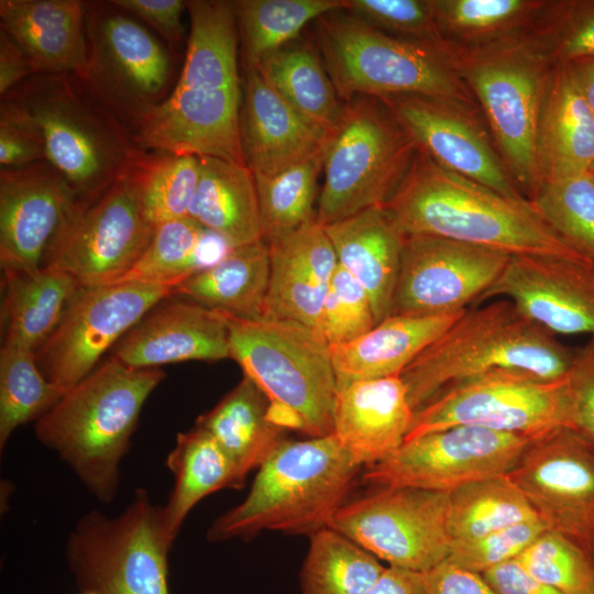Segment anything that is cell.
Segmentation results:
<instances>
[{
  "instance_id": "cell-59",
  "label": "cell",
  "mask_w": 594,
  "mask_h": 594,
  "mask_svg": "<svg viewBox=\"0 0 594 594\" xmlns=\"http://www.w3.org/2000/svg\"><path fill=\"white\" fill-rule=\"evenodd\" d=\"M574 69L582 92L594 114V58L570 63Z\"/></svg>"
},
{
  "instance_id": "cell-8",
  "label": "cell",
  "mask_w": 594,
  "mask_h": 594,
  "mask_svg": "<svg viewBox=\"0 0 594 594\" xmlns=\"http://www.w3.org/2000/svg\"><path fill=\"white\" fill-rule=\"evenodd\" d=\"M318 20L324 63L340 97L422 96L477 111L444 50L384 33L352 14Z\"/></svg>"
},
{
  "instance_id": "cell-54",
  "label": "cell",
  "mask_w": 594,
  "mask_h": 594,
  "mask_svg": "<svg viewBox=\"0 0 594 594\" xmlns=\"http://www.w3.org/2000/svg\"><path fill=\"white\" fill-rule=\"evenodd\" d=\"M123 12L132 13L155 29L167 42L177 44L183 40L182 15L187 1L182 0H113Z\"/></svg>"
},
{
  "instance_id": "cell-17",
  "label": "cell",
  "mask_w": 594,
  "mask_h": 594,
  "mask_svg": "<svg viewBox=\"0 0 594 594\" xmlns=\"http://www.w3.org/2000/svg\"><path fill=\"white\" fill-rule=\"evenodd\" d=\"M506 476L547 529L594 554V440L570 428L532 438Z\"/></svg>"
},
{
  "instance_id": "cell-41",
  "label": "cell",
  "mask_w": 594,
  "mask_h": 594,
  "mask_svg": "<svg viewBox=\"0 0 594 594\" xmlns=\"http://www.w3.org/2000/svg\"><path fill=\"white\" fill-rule=\"evenodd\" d=\"M536 519L534 508L506 474L469 483L449 494L452 543Z\"/></svg>"
},
{
  "instance_id": "cell-45",
  "label": "cell",
  "mask_w": 594,
  "mask_h": 594,
  "mask_svg": "<svg viewBox=\"0 0 594 594\" xmlns=\"http://www.w3.org/2000/svg\"><path fill=\"white\" fill-rule=\"evenodd\" d=\"M531 204L574 251L594 262V174L544 182Z\"/></svg>"
},
{
  "instance_id": "cell-31",
  "label": "cell",
  "mask_w": 594,
  "mask_h": 594,
  "mask_svg": "<svg viewBox=\"0 0 594 594\" xmlns=\"http://www.w3.org/2000/svg\"><path fill=\"white\" fill-rule=\"evenodd\" d=\"M198 157L200 175L188 217L231 249L262 240L253 173L243 164Z\"/></svg>"
},
{
  "instance_id": "cell-4",
  "label": "cell",
  "mask_w": 594,
  "mask_h": 594,
  "mask_svg": "<svg viewBox=\"0 0 594 594\" xmlns=\"http://www.w3.org/2000/svg\"><path fill=\"white\" fill-rule=\"evenodd\" d=\"M4 96L36 122L46 161L64 177L75 205L95 201L147 156L130 129L76 75H33Z\"/></svg>"
},
{
  "instance_id": "cell-15",
  "label": "cell",
  "mask_w": 594,
  "mask_h": 594,
  "mask_svg": "<svg viewBox=\"0 0 594 594\" xmlns=\"http://www.w3.org/2000/svg\"><path fill=\"white\" fill-rule=\"evenodd\" d=\"M535 436L455 426L405 440L391 455L365 468L375 487H414L450 494L469 483L505 475Z\"/></svg>"
},
{
  "instance_id": "cell-10",
  "label": "cell",
  "mask_w": 594,
  "mask_h": 594,
  "mask_svg": "<svg viewBox=\"0 0 594 594\" xmlns=\"http://www.w3.org/2000/svg\"><path fill=\"white\" fill-rule=\"evenodd\" d=\"M163 507L145 490L118 516L90 510L66 542V561L80 592L169 594L168 553Z\"/></svg>"
},
{
  "instance_id": "cell-58",
  "label": "cell",
  "mask_w": 594,
  "mask_h": 594,
  "mask_svg": "<svg viewBox=\"0 0 594 594\" xmlns=\"http://www.w3.org/2000/svg\"><path fill=\"white\" fill-rule=\"evenodd\" d=\"M366 594H426L425 573L389 565Z\"/></svg>"
},
{
  "instance_id": "cell-49",
  "label": "cell",
  "mask_w": 594,
  "mask_h": 594,
  "mask_svg": "<svg viewBox=\"0 0 594 594\" xmlns=\"http://www.w3.org/2000/svg\"><path fill=\"white\" fill-rule=\"evenodd\" d=\"M375 326L366 290L338 263L324 298L320 333L336 345L351 342Z\"/></svg>"
},
{
  "instance_id": "cell-38",
  "label": "cell",
  "mask_w": 594,
  "mask_h": 594,
  "mask_svg": "<svg viewBox=\"0 0 594 594\" xmlns=\"http://www.w3.org/2000/svg\"><path fill=\"white\" fill-rule=\"evenodd\" d=\"M266 81L305 120L330 135L340 125L345 103L308 44H287L256 66Z\"/></svg>"
},
{
  "instance_id": "cell-55",
  "label": "cell",
  "mask_w": 594,
  "mask_h": 594,
  "mask_svg": "<svg viewBox=\"0 0 594 594\" xmlns=\"http://www.w3.org/2000/svg\"><path fill=\"white\" fill-rule=\"evenodd\" d=\"M426 594H497L482 574L463 570L448 560L425 573Z\"/></svg>"
},
{
  "instance_id": "cell-24",
  "label": "cell",
  "mask_w": 594,
  "mask_h": 594,
  "mask_svg": "<svg viewBox=\"0 0 594 594\" xmlns=\"http://www.w3.org/2000/svg\"><path fill=\"white\" fill-rule=\"evenodd\" d=\"M240 135L246 167L266 176L323 152L330 138L297 113L256 67H245Z\"/></svg>"
},
{
  "instance_id": "cell-51",
  "label": "cell",
  "mask_w": 594,
  "mask_h": 594,
  "mask_svg": "<svg viewBox=\"0 0 594 594\" xmlns=\"http://www.w3.org/2000/svg\"><path fill=\"white\" fill-rule=\"evenodd\" d=\"M546 529L541 520L536 519L474 540L453 542L447 560L463 570L483 574L515 560Z\"/></svg>"
},
{
  "instance_id": "cell-44",
  "label": "cell",
  "mask_w": 594,
  "mask_h": 594,
  "mask_svg": "<svg viewBox=\"0 0 594 594\" xmlns=\"http://www.w3.org/2000/svg\"><path fill=\"white\" fill-rule=\"evenodd\" d=\"M66 393L40 371L33 351L0 350V448L16 428L37 420Z\"/></svg>"
},
{
  "instance_id": "cell-12",
  "label": "cell",
  "mask_w": 594,
  "mask_h": 594,
  "mask_svg": "<svg viewBox=\"0 0 594 594\" xmlns=\"http://www.w3.org/2000/svg\"><path fill=\"white\" fill-rule=\"evenodd\" d=\"M144 160L95 201L74 205L42 266L70 274L81 287L116 284L134 266L155 231L140 201Z\"/></svg>"
},
{
  "instance_id": "cell-27",
  "label": "cell",
  "mask_w": 594,
  "mask_h": 594,
  "mask_svg": "<svg viewBox=\"0 0 594 594\" xmlns=\"http://www.w3.org/2000/svg\"><path fill=\"white\" fill-rule=\"evenodd\" d=\"M0 26L22 50L34 75L88 69L86 2L79 0H1Z\"/></svg>"
},
{
  "instance_id": "cell-46",
  "label": "cell",
  "mask_w": 594,
  "mask_h": 594,
  "mask_svg": "<svg viewBox=\"0 0 594 594\" xmlns=\"http://www.w3.org/2000/svg\"><path fill=\"white\" fill-rule=\"evenodd\" d=\"M200 175L194 155L146 156L140 169V201L154 228L188 217Z\"/></svg>"
},
{
  "instance_id": "cell-37",
  "label": "cell",
  "mask_w": 594,
  "mask_h": 594,
  "mask_svg": "<svg viewBox=\"0 0 594 594\" xmlns=\"http://www.w3.org/2000/svg\"><path fill=\"white\" fill-rule=\"evenodd\" d=\"M166 465L175 480L163 506L164 529L172 542L189 512L204 497L226 487L243 485L231 459L206 430L196 425L177 435Z\"/></svg>"
},
{
  "instance_id": "cell-1",
  "label": "cell",
  "mask_w": 594,
  "mask_h": 594,
  "mask_svg": "<svg viewBox=\"0 0 594 594\" xmlns=\"http://www.w3.org/2000/svg\"><path fill=\"white\" fill-rule=\"evenodd\" d=\"M382 208L403 235L441 237L509 255L590 261L570 248L527 198L504 196L446 169L419 148Z\"/></svg>"
},
{
  "instance_id": "cell-14",
  "label": "cell",
  "mask_w": 594,
  "mask_h": 594,
  "mask_svg": "<svg viewBox=\"0 0 594 594\" xmlns=\"http://www.w3.org/2000/svg\"><path fill=\"white\" fill-rule=\"evenodd\" d=\"M174 289L140 282L80 287L34 352L40 371L67 392L151 309L173 297Z\"/></svg>"
},
{
  "instance_id": "cell-9",
  "label": "cell",
  "mask_w": 594,
  "mask_h": 594,
  "mask_svg": "<svg viewBox=\"0 0 594 594\" xmlns=\"http://www.w3.org/2000/svg\"><path fill=\"white\" fill-rule=\"evenodd\" d=\"M417 150L381 99L360 96L349 100L323 151L324 184L316 220L327 226L383 207L408 172Z\"/></svg>"
},
{
  "instance_id": "cell-2",
  "label": "cell",
  "mask_w": 594,
  "mask_h": 594,
  "mask_svg": "<svg viewBox=\"0 0 594 594\" xmlns=\"http://www.w3.org/2000/svg\"><path fill=\"white\" fill-rule=\"evenodd\" d=\"M575 351L510 300L497 298L468 308L399 376L417 411L446 389L494 372L560 378Z\"/></svg>"
},
{
  "instance_id": "cell-32",
  "label": "cell",
  "mask_w": 594,
  "mask_h": 594,
  "mask_svg": "<svg viewBox=\"0 0 594 594\" xmlns=\"http://www.w3.org/2000/svg\"><path fill=\"white\" fill-rule=\"evenodd\" d=\"M2 273V345L35 352L81 286L70 274L53 266Z\"/></svg>"
},
{
  "instance_id": "cell-30",
  "label": "cell",
  "mask_w": 594,
  "mask_h": 594,
  "mask_svg": "<svg viewBox=\"0 0 594 594\" xmlns=\"http://www.w3.org/2000/svg\"><path fill=\"white\" fill-rule=\"evenodd\" d=\"M539 164L542 183L578 176L594 166V114L570 63L556 64L552 74L541 119Z\"/></svg>"
},
{
  "instance_id": "cell-29",
  "label": "cell",
  "mask_w": 594,
  "mask_h": 594,
  "mask_svg": "<svg viewBox=\"0 0 594 594\" xmlns=\"http://www.w3.org/2000/svg\"><path fill=\"white\" fill-rule=\"evenodd\" d=\"M338 263L366 290L376 324L391 314L405 235L382 207L323 226Z\"/></svg>"
},
{
  "instance_id": "cell-53",
  "label": "cell",
  "mask_w": 594,
  "mask_h": 594,
  "mask_svg": "<svg viewBox=\"0 0 594 594\" xmlns=\"http://www.w3.org/2000/svg\"><path fill=\"white\" fill-rule=\"evenodd\" d=\"M569 376L574 429L594 440V337L575 351Z\"/></svg>"
},
{
  "instance_id": "cell-26",
  "label": "cell",
  "mask_w": 594,
  "mask_h": 594,
  "mask_svg": "<svg viewBox=\"0 0 594 594\" xmlns=\"http://www.w3.org/2000/svg\"><path fill=\"white\" fill-rule=\"evenodd\" d=\"M414 415L400 376L360 381L338 389L332 433L355 463L369 468L403 444Z\"/></svg>"
},
{
  "instance_id": "cell-20",
  "label": "cell",
  "mask_w": 594,
  "mask_h": 594,
  "mask_svg": "<svg viewBox=\"0 0 594 594\" xmlns=\"http://www.w3.org/2000/svg\"><path fill=\"white\" fill-rule=\"evenodd\" d=\"M510 300L551 333L594 337V262L550 255H510L475 304Z\"/></svg>"
},
{
  "instance_id": "cell-6",
  "label": "cell",
  "mask_w": 594,
  "mask_h": 594,
  "mask_svg": "<svg viewBox=\"0 0 594 594\" xmlns=\"http://www.w3.org/2000/svg\"><path fill=\"white\" fill-rule=\"evenodd\" d=\"M223 316L230 358L267 397L271 420L309 438L331 435L338 386L324 337L294 320Z\"/></svg>"
},
{
  "instance_id": "cell-28",
  "label": "cell",
  "mask_w": 594,
  "mask_h": 594,
  "mask_svg": "<svg viewBox=\"0 0 594 594\" xmlns=\"http://www.w3.org/2000/svg\"><path fill=\"white\" fill-rule=\"evenodd\" d=\"M465 310L388 316L358 339L330 345L338 389L360 381L399 376Z\"/></svg>"
},
{
  "instance_id": "cell-11",
  "label": "cell",
  "mask_w": 594,
  "mask_h": 594,
  "mask_svg": "<svg viewBox=\"0 0 594 594\" xmlns=\"http://www.w3.org/2000/svg\"><path fill=\"white\" fill-rule=\"evenodd\" d=\"M455 426L528 436L574 429L569 372L541 380L501 371L454 385L415 411L405 440Z\"/></svg>"
},
{
  "instance_id": "cell-52",
  "label": "cell",
  "mask_w": 594,
  "mask_h": 594,
  "mask_svg": "<svg viewBox=\"0 0 594 594\" xmlns=\"http://www.w3.org/2000/svg\"><path fill=\"white\" fill-rule=\"evenodd\" d=\"M46 161L42 133L29 112L3 96L0 105L1 168L23 167Z\"/></svg>"
},
{
  "instance_id": "cell-3",
  "label": "cell",
  "mask_w": 594,
  "mask_h": 594,
  "mask_svg": "<svg viewBox=\"0 0 594 594\" xmlns=\"http://www.w3.org/2000/svg\"><path fill=\"white\" fill-rule=\"evenodd\" d=\"M164 377L161 369H135L110 356L36 420V437L97 499L110 503L142 407Z\"/></svg>"
},
{
  "instance_id": "cell-25",
  "label": "cell",
  "mask_w": 594,
  "mask_h": 594,
  "mask_svg": "<svg viewBox=\"0 0 594 594\" xmlns=\"http://www.w3.org/2000/svg\"><path fill=\"white\" fill-rule=\"evenodd\" d=\"M267 245L271 267L263 318L294 320L320 332L324 298L338 265L323 226L315 218Z\"/></svg>"
},
{
  "instance_id": "cell-16",
  "label": "cell",
  "mask_w": 594,
  "mask_h": 594,
  "mask_svg": "<svg viewBox=\"0 0 594 594\" xmlns=\"http://www.w3.org/2000/svg\"><path fill=\"white\" fill-rule=\"evenodd\" d=\"M110 7L86 3L88 69L82 80L133 131L161 102L169 58L144 26Z\"/></svg>"
},
{
  "instance_id": "cell-35",
  "label": "cell",
  "mask_w": 594,
  "mask_h": 594,
  "mask_svg": "<svg viewBox=\"0 0 594 594\" xmlns=\"http://www.w3.org/2000/svg\"><path fill=\"white\" fill-rule=\"evenodd\" d=\"M444 48L472 50L532 36L551 1L430 0Z\"/></svg>"
},
{
  "instance_id": "cell-7",
  "label": "cell",
  "mask_w": 594,
  "mask_h": 594,
  "mask_svg": "<svg viewBox=\"0 0 594 594\" xmlns=\"http://www.w3.org/2000/svg\"><path fill=\"white\" fill-rule=\"evenodd\" d=\"M446 53L481 106L513 182L531 200L542 184L539 136L556 64L534 35Z\"/></svg>"
},
{
  "instance_id": "cell-57",
  "label": "cell",
  "mask_w": 594,
  "mask_h": 594,
  "mask_svg": "<svg viewBox=\"0 0 594 594\" xmlns=\"http://www.w3.org/2000/svg\"><path fill=\"white\" fill-rule=\"evenodd\" d=\"M33 75V68L22 50L4 31L0 30L1 97Z\"/></svg>"
},
{
  "instance_id": "cell-60",
  "label": "cell",
  "mask_w": 594,
  "mask_h": 594,
  "mask_svg": "<svg viewBox=\"0 0 594 594\" xmlns=\"http://www.w3.org/2000/svg\"><path fill=\"white\" fill-rule=\"evenodd\" d=\"M591 170H592V172H593V174H594V166L592 167V169H591Z\"/></svg>"
},
{
  "instance_id": "cell-47",
  "label": "cell",
  "mask_w": 594,
  "mask_h": 594,
  "mask_svg": "<svg viewBox=\"0 0 594 594\" xmlns=\"http://www.w3.org/2000/svg\"><path fill=\"white\" fill-rule=\"evenodd\" d=\"M532 578L565 594H594V554L546 529L517 558Z\"/></svg>"
},
{
  "instance_id": "cell-40",
  "label": "cell",
  "mask_w": 594,
  "mask_h": 594,
  "mask_svg": "<svg viewBox=\"0 0 594 594\" xmlns=\"http://www.w3.org/2000/svg\"><path fill=\"white\" fill-rule=\"evenodd\" d=\"M245 67L295 41L310 21L343 11L345 0H241L233 1Z\"/></svg>"
},
{
  "instance_id": "cell-19",
  "label": "cell",
  "mask_w": 594,
  "mask_h": 594,
  "mask_svg": "<svg viewBox=\"0 0 594 594\" xmlns=\"http://www.w3.org/2000/svg\"><path fill=\"white\" fill-rule=\"evenodd\" d=\"M381 99L417 147L440 166L510 198H526L492 145L476 112L422 96Z\"/></svg>"
},
{
  "instance_id": "cell-43",
  "label": "cell",
  "mask_w": 594,
  "mask_h": 594,
  "mask_svg": "<svg viewBox=\"0 0 594 594\" xmlns=\"http://www.w3.org/2000/svg\"><path fill=\"white\" fill-rule=\"evenodd\" d=\"M322 167L323 152L272 176L253 174L262 237L267 244L316 218L312 206Z\"/></svg>"
},
{
  "instance_id": "cell-36",
  "label": "cell",
  "mask_w": 594,
  "mask_h": 594,
  "mask_svg": "<svg viewBox=\"0 0 594 594\" xmlns=\"http://www.w3.org/2000/svg\"><path fill=\"white\" fill-rule=\"evenodd\" d=\"M190 31L179 89L216 90L241 87L238 70V21L234 3L187 1Z\"/></svg>"
},
{
  "instance_id": "cell-48",
  "label": "cell",
  "mask_w": 594,
  "mask_h": 594,
  "mask_svg": "<svg viewBox=\"0 0 594 594\" xmlns=\"http://www.w3.org/2000/svg\"><path fill=\"white\" fill-rule=\"evenodd\" d=\"M535 40L554 64L594 58V0L551 1Z\"/></svg>"
},
{
  "instance_id": "cell-18",
  "label": "cell",
  "mask_w": 594,
  "mask_h": 594,
  "mask_svg": "<svg viewBox=\"0 0 594 594\" xmlns=\"http://www.w3.org/2000/svg\"><path fill=\"white\" fill-rule=\"evenodd\" d=\"M510 255L435 235H405L391 314L437 316L468 309L499 277Z\"/></svg>"
},
{
  "instance_id": "cell-50",
  "label": "cell",
  "mask_w": 594,
  "mask_h": 594,
  "mask_svg": "<svg viewBox=\"0 0 594 594\" xmlns=\"http://www.w3.org/2000/svg\"><path fill=\"white\" fill-rule=\"evenodd\" d=\"M344 11L395 36L444 50L433 19L430 0H345Z\"/></svg>"
},
{
  "instance_id": "cell-42",
  "label": "cell",
  "mask_w": 594,
  "mask_h": 594,
  "mask_svg": "<svg viewBox=\"0 0 594 594\" xmlns=\"http://www.w3.org/2000/svg\"><path fill=\"white\" fill-rule=\"evenodd\" d=\"M309 539L301 594H366L385 569L375 556L329 527Z\"/></svg>"
},
{
  "instance_id": "cell-5",
  "label": "cell",
  "mask_w": 594,
  "mask_h": 594,
  "mask_svg": "<svg viewBox=\"0 0 594 594\" xmlns=\"http://www.w3.org/2000/svg\"><path fill=\"white\" fill-rule=\"evenodd\" d=\"M361 469L333 433L286 439L258 468L243 502L212 522L207 539H250L264 530L310 536L349 501Z\"/></svg>"
},
{
  "instance_id": "cell-23",
  "label": "cell",
  "mask_w": 594,
  "mask_h": 594,
  "mask_svg": "<svg viewBox=\"0 0 594 594\" xmlns=\"http://www.w3.org/2000/svg\"><path fill=\"white\" fill-rule=\"evenodd\" d=\"M111 356L135 369L228 359V324L222 312L170 297L132 327L113 345Z\"/></svg>"
},
{
  "instance_id": "cell-34",
  "label": "cell",
  "mask_w": 594,
  "mask_h": 594,
  "mask_svg": "<svg viewBox=\"0 0 594 594\" xmlns=\"http://www.w3.org/2000/svg\"><path fill=\"white\" fill-rule=\"evenodd\" d=\"M268 409L267 397L244 375L196 421L231 459L242 483L286 440V430L271 420Z\"/></svg>"
},
{
  "instance_id": "cell-33",
  "label": "cell",
  "mask_w": 594,
  "mask_h": 594,
  "mask_svg": "<svg viewBox=\"0 0 594 594\" xmlns=\"http://www.w3.org/2000/svg\"><path fill=\"white\" fill-rule=\"evenodd\" d=\"M270 267V248L262 239L231 249L175 287L173 296L238 318L262 319Z\"/></svg>"
},
{
  "instance_id": "cell-13",
  "label": "cell",
  "mask_w": 594,
  "mask_h": 594,
  "mask_svg": "<svg viewBox=\"0 0 594 594\" xmlns=\"http://www.w3.org/2000/svg\"><path fill=\"white\" fill-rule=\"evenodd\" d=\"M448 509L447 493L376 487L342 505L328 527L392 566L426 573L449 557Z\"/></svg>"
},
{
  "instance_id": "cell-22",
  "label": "cell",
  "mask_w": 594,
  "mask_h": 594,
  "mask_svg": "<svg viewBox=\"0 0 594 594\" xmlns=\"http://www.w3.org/2000/svg\"><path fill=\"white\" fill-rule=\"evenodd\" d=\"M75 205L64 177L47 162L0 172V265L33 272Z\"/></svg>"
},
{
  "instance_id": "cell-39",
  "label": "cell",
  "mask_w": 594,
  "mask_h": 594,
  "mask_svg": "<svg viewBox=\"0 0 594 594\" xmlns=\"http://www.w3.org/2000/svg\"><path fill=\"white\" fill-rule=\"evenodd\" d=\"M230 250L222 239L190 217L168 221L155 228L141 257L118 283L140 282L177 287L219 262Z\"/></svg>"
},
{
  "instance_id": "cell-21",
  "label": "cell",
  "mask_w": 594,
  "mask_h": 594,
  "mask_svg": "<svg viewBox=\"0 0 594 594\" xmlns=\"http://www.w3.org/2000/svg\"><path fill=\"white\" fill-rule=\"evenodd\" d=\"M241 103V87H175L139 121L132 134L144 152L209 156L245 165L240 135Z\"/></svg>"
},
{
  "instance_id": "cell-56",
  "label": "cell",
  "mask_w": 594,
  "mask_h": 594,
  "mask_svg": "<svg viewBox=\"0 0 594 594\" xmlns=\"http://www.w3.org/2000/svg\"><path fill=\"white\" fill-rule=\"evenodd\" d=\"M482 576L497 594H565L532 578L516 559L487 570Z\"/></svg>"
}]
</instances>
